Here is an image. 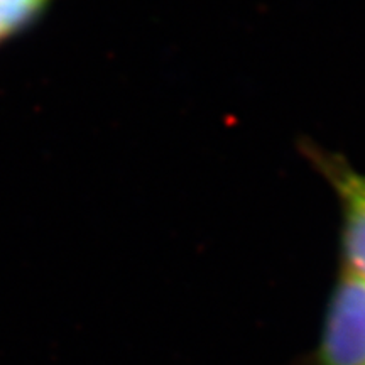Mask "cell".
Returning a JSON list of instances; mask_svg holds the SVG:
<instances>
[{"label":"cell","instance_id":"1","mask_svg":"<svg viewBox=\"0 0 365 365\" xmlns=\"http://www.w3.org/2000/svg\"><path fill=\"white\" fill-rule=\"evenodd\" d=\"M319 365H365V281L345 272L328 308Z\"/></svg>","mask_w":365,"mask_h":365},{"label":"cell","instance_id":"2","mask_svg":"<svg viewBox=\"0 0 365 365\" xmlns=\"http://www.w3.org/2000/svg\"><path fill=\"white\" fill-rule=\"evenodd\" d=\"M323 171L330 178L344 208V254L350 274L365 281V176L339 158H322Z\"/></svg>","mask_w":365,"mask_h":365},{"label":"cell","instance_id":"3","mask_svg":"<svg viewBox=\"0 0 365 365\" xmlns=\"http://www.w3.org/2000/svg\"><path fill=\"white\" fill-rule=\"evenodd\" d=\"M51 4L53 0H0V48L38 24Z\"/></svg>","mask_w":365,"mask_h":365}]
</instances>
